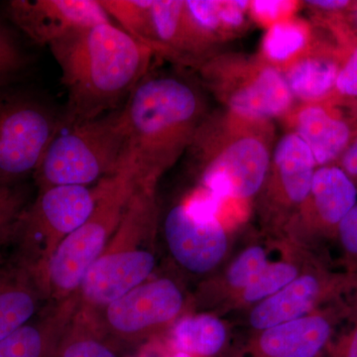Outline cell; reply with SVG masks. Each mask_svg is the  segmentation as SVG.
<instances>
[{
  "label": "cell",
  "instance_id": "obj_4",
  "mask_svg": "<svg viewBox=\"0 0 357 357\" xmlns=\"http://www.w3.org/2000/svg\"><path fill=\"white\" fill-rule=\"evenodd\" d=\"M156 185H140L119 227L77 291L79 309L98 312L148 280L156 267Z\"/></svg>",
  "mask_w": 357,
  "mask_h": 357
},
{
  "label": "cell",
  "instance_id": "obj_36",
  "mask_svg": "<svg viewBox=\"0 0 357 357\" xmlns=\"http://www.w3.org/2000/svg\"><path fill=\"white\" fill-rule=\"evenodd\" d=\"M347 109L349 110V114H351V116L352 117V119H354V123H356L357 128V103Z\"/></svg>",
  "mask_w": 357,
  "mask_h": 357
},
{
  "label": "cell",
  "instance_id": "obj_34",
  "mask_svg": "<svg viewBox=\"0 0 357 357\" xmlns=\"http://www.w3.org/2000/svg\"><path fill=\"white\" fill-rule=\"evenodd\" d=\"M344 22L352 37L357 40V1H352L351 7L345 13Z\"/></svg>",
  "mask_w": 357,
  "mask_h": 357
},
{
  "label": "cell",
  "instance_id": "obj_7",
  "mask_svg": "<svg viewBox=\"0 0 357 357\" xmlns=\"http://www.w3.org/2000/svg\"><path fill=\"white\" fill-rule=\"evenodd\" d=\"M196 70L222 109L241 119L282 121L296 105L283 74L257 54L218 52Z\"/></svg>",
  "mask_w": 357,
  "mask_h": 357
},
{
  "label": "cell",
  "instance_id": "obj_31",
  "mask_svg": "<svg viewBox=\"0 0 357 357\" xmlns=\"http://www.w3.org/2000/svg\"><path fill=\"white\" fill-rule=\"evenodd\" d=\"M30 202L29 192L22 183H0V237Z\"/></svg>",
  "mask_w": 357,
  "mask_h": 357
},
{
  "label": "cell",
  "instance_id": "obj_13",
  "mask_svg": "<svg viewBox=\"0 0 357 357\" xmlns=\"http://www.w3.org/2000/svg\"><path fill=\"white\" fill-rule=\"evenodd\" d=\"M164 234L174 259L191 273L211 271L227 252V234L220 218L192 213L183 203L167 213Z\"/></svg>",
  "mask_w": 357,
  "mask_h": 357
},
{
  "label": "cell",
  "instance_id": "obj_9",
  "mask_svg": "<svg viewBox=\"0 0 357 357\" xmlns=\"http://www.w3.org/2000/svg\"><path fill=\"white\" fill-rule=\"evenodd\" d=\"M110 20H116L154 57L198 70L218 53L192 21L182 0H100Z\"/></svg>",
  "mask_w": 357,
  "mask_h": 357
},
{
  "label": "cell",
  "instance_id": "obj_18",
  "mask_svg": "<svg viewBox=\"0 0 357 357\" xmlns=\"http://www.w3.org/2000/svg\"><path fill=\"white\" fill-rule=\"evenodd\" d=\"M38 277L13 256L0 267V340L24 326L48 304Z\"/></svg>",
  "mask_w": 357,
  "mask_h": 357
},
{
  "label": "cell",
  "instance_id": "obj_14",
  "mask_svg": "<svg viewBox=\"0 0 357 357\" xmlns=\"http://www.w3.org/2000/svg\"><path fill=\"white\" fill-rule=\"evenodd\" d=\"M282 121L304 141L318 167L337 164L357 133L349 110L330 102L296 105Z\"/></svg>",
  "mask_w": 357,
  "mask_h": 357
},
{
  "label": "cell",
  "instance_id": "obj_30",
  "mask_svg": "<svg viewBox=\"0 0 357 357\" xmlns=\"http://www.w3.org/2000/svg\"><path fill=\"white\" fill-rule=\"evenodd\" d=\"M303 2L285 0H255L249 1L252 22L268 29L282 20L296 16Z\"/></svg>",
  "mask_w": 357,
  "mask_h": 357
},
{
  "label": "cell",
  "instance_id": "obj_19",
  "mask_svg": "<svg viewBox=\"0 0 357 357\" xmlns=\"http://www.w3.org/2000/svg\"><path fill=\"white\" fill-rule=\"evenodd\" d=\"M317 164L304 141L295 133H284L276 141L266 180L290 206L306 203Z\"/></svg>",
  "mask_w": 357,
  "mask_h": 357
},
{
  "label": "cell",
  "instance_id": "obj_23",
  "mask_svg": "<svg viewBox=\"0 0 357 357\" xmlns=\"http://www.w3.org/2000/svg\"><path fill=\"white\" fill-rule=\"evenodd\" d=\"M316 36L312 23L293 16L266 29L257 55L282 73L306 53Z\"/></svg>",
  "mask_w": 357,
  "mask_h": 357
},
{
  "label": "cell",
  "instance_id": "obj_26",
  "mask_svg": "<svg viewBox=\"0 0 357 357\" xmlns=\"http://www.w3.org/2000/svg\"><path fill=\"white\" fill-rule=\"evenodd\" d=\"M297 268L286 262L268 264L261 273L244 289V299L258 302L271 297L297 279Z\"/></svg>",
  "mask_w": 357,
  "mask_h": 357
},
{
  "label": "cell",
  "instance_id": "obj_33",
  "mask_svg": "<svg viewBox=\"0 0 357 357\" xmlns=\"http://www.w3.org/2000/svg\"><path fill=\"white\" fill-rule=\"evenodd\" d=\"M335 165L342 168L357 187V133Z\"/></svg>",
  "mask_w": 357,
  "mask_h": 357
},
{
  "label": "cell",
  "instance_id": "obj_6",
  "mask_svg": "<svg viewBox=\"0 0 357 357\" xmlns=\"http://www.w3.org/2000/svg\"><path fill=\"white\" fill-rule=\"evenodd\" d=\"M140 185L132 170L126 167L100 181V196L93 213L61 243L42 274V287L49 302H61L76 295L89 268L119 227L131 197Z\"/></svg>",
  "mask_w": 357,
  "mask_h": 357
},
{
  "label": "cell",
  "instance_id": "obj_38",
  "mask_svg": "<svg viewBox=\"0 0 357 357\" xmlns=\"http://www.w3.org/2000/svg\"><path fill=\"white\" fill-rule=\"evenodd\" d=\"M174 357H191L188 356V354H182V352H176L175 356Z\"/></svg>",
  "mask_w": 357,
  "mask_h": 357
},
{
  "label": "cell",
  "instance_id": "obj_2",
  "mask_svg": "<svg viewBox=\"0 0 357 357\" xmlns=\"http://www.w3.org/2000/svg\"><path fill=\"white\" fill-rule=\"evenodd\" d=\"M49 48L67 91L61 126L91 121L121 109L150 72L154 57L112 21L73 33Z\"/></svg>",
  "mask_w": 357,
  "mask_h": 357
},
{
  "label": "cell",
  "instance_id": "obj_21",
  "mask_svg": "<svg viewBox=\"0 0 357 357\" xmlns=\"http://www.w3.org/2000/svg\"><path fill=\"white\" fill-rule=\"evenodd\" d=\"M321 293V281L317 277H299L255 307L250 314L251 326L256 330L265 331L303 318Z\"/></svg>",
  "mask_w": 357,
  "mask_h": 357
},
{
  "label": "cell",
  "instance_id": "obj_3",
  "mask_svg": "<svg viewBox=\"0 0 357 357\" xmlns=\"http://www.w3.org/2000/svg\"><path fill=\"white\" fill-rule=\"evenodd\" d=\"M275 143L273 122L218 109L204 119L185 155L199 175L198 189L222 204L250 199L262 189Z\"/></svg>",
  "mask_w": 357,
  "mask_h": 357
},
{
  "label": "cell",
  "instance_id": "obj_15",
  "mask_svg": "<svg viewBox=\"0 0 357 357\" xmlns=\"http://www.w3.org/2000/svg\"><path fill=\"white\" fill-rule=\"evenodd\" d=\"M342 59V47L333 35L324 38L317 33L306 53L282 72L296 105L330 102Z\"/></svg>",
  "mask_w": 357,
  "mask_h": 357
},
{
  "label": "cell",
  "instance_id": "obj_37",
  "mask_svg": "<svg viewBox=\"0 0 357 357\" xmlns=\"http://www.w3.org/2000/svg\"><path fill=\"white\" fill-rule=\"evenodd\" d=\"M2 243V241H0V244ZM6 258L4 257V255H3V252H2V250L1 249H0V267L2 266V265L4 264V263L6 262Z\"/></svg>",
  "mask_w": 357,
  "mask_h": 357
},
{
  "label": "cell",
  "instance_id": "obj_27",
  "mask_svg": "<svg viewBox=\"0 0 357 357\" xmlns=\"http://www.w3.org/2000/svg\"><path fill=\"white\" fill-rule=\"evenodd\" d=\"M342 64L330 102L349 109L357 103V40L345 44Z\"/></svg>",
  "mask_w": 357,
  "mask_h": 357
},
{
  "label": "cell",
  "instance_id": "obj_20",
  "mask_svg": "<svg viewBox=\"0 0 357 357\" xmlns=\"http://www.w3.org/2000/svg\"><path fill=\"white\" fill-rule=\"evenodd\" d=\"M307 199L319 223L337 232L340 223L357 204V187L335 164L317 167Z\"/></svg>",
  "mask_w": 357,
  "mask_h": 357
},
{
  "label": "cell",
  "instance_id": "obj_28",
  "mask_svg": "<svg viewBox=\"0 0 357 357\" xmlns=\"http://www.w3.org/2000/svg\"><path fill=\"white\" fill-rule=\"evenodd\" d=\"M26 66V57L13 31L0 20V89L14 77L18 76Z\"/></svg>",
  "mask_w": 357,
  "mask_h": 357
},
{
  "label": "cell",
  "instance_id": "obj_35",
  "mask_svg": "<svg viewBox=\"0 0 357 357\" xmlns=\"http://www.w3.org/2000/svg\"><path fill=\"white\" fill-rule=\"evenodd\" d=\"M342 357H357V326L349 337Z\"/></svg>",
  "mask_w": 357,
  "mask_h": 357
},
{
  "label": "cell",
  "instance_id": "obj_25",
  "mask_svg": "<svg viewBox=\"0 0 357 357\" xmlns=\"http://www.w3.org/2000/svg\"><path fill=\"white\" fill-rule=\"evenodd\" d=\"M123 351L109 340L95 314L77 309L62 338L56 357H122Z\"/></svg>",
  "mask_w": 357,
  "mask_h": 357
},
{
  "label": "cell",
  "instance_id": "obj_29",
  "mask_svg": "<svg viewBox=\"0 0 357 357\" xmlns=\"http://www.w3.org/2000/svg\"><path fill=\"white\" fill-rule=\"evenodd\" d=\"M267 265V256L263 248L252 246L232 263L227 272V280L234 287L245 289Z\"/></svg>",
  "mask_w": 357,
  "mask_h": 357
},
{
  "label": "cell",
  "instance_id": "obj_24",
  "mask_svg": "<svg viewBox=\"0 0 357 357\" xmlns=\"http://www.w3.org/2000/svg\"><path fill=\"white\" fill-rule=\"evenodd\" d=\"M227 342V330L220 319L208 314L185 317L174 325L171 342L176 352L191 357H213Z\"/></svg>",
  "mask_w": 357,
  "mask_h": 357
},
{
  "label": "cell",
  "instance_id": "obj_17",
  "mask_svg": "<svg viewBox=\"0 0 357 357\" xmlns=\"http://www.w3.org/2000/svg\"><path fill=\"white\" fill-rule=\"evenodd\" d=\"M332 333L326 317H303L263 331L255 344L229 357H317Z\"/></svg>",
  "mask_w": 357,
  "mask_h": 357
},
{
  "label": "cell",
  "instance_id": "obj_8",
  "mask_svg": "<svg viewBox=\"0 0 357 357\" xmlns=\"http://www.w3.org/2000/svg\"><path fill=\"white\" fill-rule=\"evenodd\" d=\"M100 192V182L89 187L40 189L4 232L2 241L14 243V256L31 268L41 282L45 268L59 246L93 213Z\"/></svg>",
  "mask_w": 357,
  "mask_h": 357
},
{
  "label": "cell",
  "instance_id": "obj_32",
  "mask_svg": "<svg viewBox=\"0 0 357 357\" xmlns=\"http://www.w3.org/2000/svg\"><path fill=\"white\" fill-rule=\"evenodd\" d=\"M337 234L344 250L357 258V204L338 225Z\"/></svg>",
  "mask_w": 357,
  "mask_h": 357
},
{
  "label": "cell",
  "instance_id": "obj_1",
  "mask_svg": "<svg viewBox=\"0 0 357 357\" xmlns=\"http://www.w3.org/2000/svg\"><path fill=\"white\" fill-rule=\"evenodd\" d=\"M126 145L122 168L141 185H156L185 154L210 114L199 79L178 72L148 73L122 105Z\"/></svg>",
  "mask_w": 357,
  "mask_h": 357
},
{
  "label": "cell",
  "instance_id": "obj_22",
  "mask_svg": "<svg viewBox=\"0 0 357 357\" xmlns=\"http://www.w3.org/2000/svg\"><path fill=\"white\" fill-rule=\"evenodd\" d=\"M185 6L195 24L217 48L243 36L252 22L245 0H185Z\"/></svg>",
  "mask_w": 357,
  "mask_h": 357
},
{
  "label": "cell",
  "instance_id": "obj_12",
  "mask_svg": "<svg viewBox=\"0 0 357 357\" xmlns=\"http://www.w3.org/2000/svg\"><path fill=\"white\" fill-rule=\"evenodd\" d=\"M6 13L28 38L48 47L84 28L112 21L98 0H11Z\"/></svg>",
  "mask_w": 357,
  "mask_h": 357
},
{
  "label": "cell",
  "instance_id": "obj_11",
  "mask_svg": "<svg viewBox=\"0 0 357 357\" xmlns=\"http://www.w3.org/2000/svg\"><path fill=\"white\" fill-rule=\"evenodd\" d=\"M184 303L182 290L172 279H148L93 314L103 335L124 351L172 323Z\"/></svg>",
  "mask_w": 357,
  "mask_h": 357
},
{
  "label": "cell",
  "instance_id": "obj_10",
  "mask_svg": "<svg viewBox=\"0 0 357 357\" xmlns=\"http://www.w3.org/2000/svg\"><path fill=\"white\" fill-rule=\"evenodd\" d=\"M61 117L37 98L0 89V183L16 184L34 175Z\"/></svg>",
  "mask_w": 357,
  "mask_h": 357
},
{
  "label": "cell",
  "instance_id": "obj_5",
  "mask_svg": "<svg viewBox=\"0 0 357 357\" xmlns=\"http://www.w3.org/2000/svg\"><path fill=\"white\" fill-rule=\"evenodd\" d=\"M34 173L38 190L55 185H95L119 172L126 129L121 109L91 121L61 126Z\"/></svg>",
  "mask_w": 357,
  "mask_h": 357
},
{
  "label": "cell",
  "instance_id": "obj_16",
  "mask_svg": "<svg viewBox=\"0 0 357 357\" xmlns=\"http://www.w3.org/2000/svg\"><path fill=\"white\" fill-rule=\"evenodd\" d=\"M77 309V294L48 302L31 321L0 340V357H56Z\"/></svg>",
  "mask_w": 357,
  "mask_h": 357
}]
</instances>
